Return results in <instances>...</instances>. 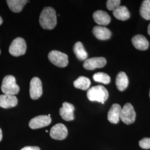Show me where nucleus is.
Returning a JSON list of instances; mask_svg holds the SVG:
<instances>
[{
	"label": "nucleus",
	"mask_w": 150,
	"mask_h": 150,
	"mask_svg": "<svg viewBox=\"0 0 150 150\" xmlns=\"http://www.w3.org/2000/svg\"><path fill=\"white\" fill-rule=\"evenodd\" d=\"M2 22H3V20H2V17L0 16V25L2 23Z\"/></svg>",
	"instance_id": "29"
},
{
	"label": "nucleus",
	"mask_w": 150,
	"mask_h": 150,
	"mask_svg": "<svg viewBox=\"0 0 150 150\" xmlns=\"http://www.w3.org/2000/svg\"><path fill=\"white\" fill-rule=\"evenodd\" d=\"M94 21L98 25L101 26H106L111 22V17L105 11L98 10L95 11L93 14Z\"/></svg>",
	"instance_id": "14"
},
{
	"label": "nucleus",
	"mask_w": 150,
	"mask_h": 150,
	"mask_svg": "<svg viewBox=\"0 0 150 150\" xmlns=\"http://www.w3.org/2000/svg\"><path fill=\"white\" fill-rule=\"evenodd\" d=\"M149 95H150V93H149Z\"/></svg>",
	"instance_id": "30"
},
{
	"label": "nucleus",
	"mask_w": 150,
	"mask_h": 150,
	"mask_svg": "<svg viewBox=\"0 0 150 150\" xmlns=\"http://www.w3.org/2000/svg\"><path fill=\"white\" fill-rule=\"evenodd\" d=\"M113 15L117 19L121 21H126L130 17L127 8L125 6H120L113 11Z\"/></svg>",
	"instance_id": "18"
},
{
	"label": "nucleus",
	"mask_w": 150,
	"mask_h": 150,
	"mask_svg": "<svg viewBox=\"0 0 150 150\" xmlns=\"http://www.w3.org/2000/svg\"><path fill=\"white\" fill-rule=\"evenodd\" d=\"M139 146L144 149H150V138H144L139 142Z\"/></svg>",
	"instance_id": "25"
},
{
	"label": "nucleus",
	"mask_w": 150,
	"mask_h": 150,
	"mask_svg": "<svg viewBox=\"0 0 150 150\" xmlns=\"http://www.w3.org/2000/svg\"><path fill=\"white\" fill-rule=\"evenodd\" d=\"M27 45L25 40L21 38H15L9 47V52L11 55L18 57L25 54L26 51Z\"/></svg>",
	"instance_id": "4"
},
{
	"label": "nucleus",
	"mask_w": 150,
	"mask_h": 150,
	"mask_svg": "<svg viewBox=\"0 0 150 150\" xmlns=\"http://www.w3.org/2000/svg\"><path fill=\"white\" fill-rule=\"evenodd\" d=\"M121 110L122 108L120 105L117 103L113 104L108 112V120L111 123L115 124L118 123L120 120Z\"/></svg>",
	"instance_id": "13"
},
{
	"label": "nucleus",
	"mask_w": 150,
	"mask_h": 150,
	"mask_svg": "<svg viewBox=\"0 0 150 150\" xmlns=\"http://www.w3.org/2000/svg\"><path fill=\"white\" fill-rule=\"evenodd\" d=\"M0 54H1V50H0Z\"/></svg>",
	"instance_id": "31"
},
{
	"label": "nucleus",
	"mask_w": 150,
	"mask_h": 150,
	"mask_svg": "<svg viewBox=\"0 0 150 150\" xmlns=\"http://www.w3.org/2000/svg\"><path fill=\"white\" fill-rule=\"evenodd\" d=\"M147 31H148L149 35L150 36V23L149 24V26H148V30H147Z\"/></svg>",
	"instance_id": "28"
},
{
	"label": "nucleus",
	"mask_w": 150,
	"mask_h": 150,
	"mask_svg": "<svg viewBox=\"0 0 150 150\" xmlns=\"http://www.w3.org/2000/svg\"><path fill=\"white\" fill-rule=\"evenodd\" d=\"M75 107L71 103L64 102L59 109V115L65 121H70L74 119Z\"/></svg>",
	"instance_id": "11"
},
{
	"label": "nucleus",
	"mask_w": 150,
	"mask_h": 150,
	"mask_svg": "<svg viewBox=\"0 0 150 150\" xmlns=\"http://www.w3.org/2000/svg\"><path fill=\"white\" fill-rule=\"evenodd\" d=\"M136 114L133 106L129 103H126L121 110L120 119L123 123L127 125L133 123L135 121Z\"/></svg>",
	"instance_id": "6"
},
{
	"label": "nucleus",
	"mask_w": 150,
	"mask_h": 150,
	"mask_svg": "<svg viewBox=\"0 0 150 150\" xmlns=\"http://www.w3.org/2000/svg\"><path fill=\"white\" fill-rule=\"evenodd\" d=\"M120 0H108L106 2L107 9L110 11H113L120 6Z\"/></svg>",
	"instance_id": "24"
},
{
	"label": "nucleus",
	"mask_w": 150,
	"mask_h": 150,
	"mask_svg": "<svg viewBox=\"0 0 150 150\" xmlns=\"http://www.w3.org/2000/svg\"><path fill=\"white\" fill-rule=\"evenodd\" d=\"M74 52L77 58L80 61L86 60L88 54L83 47V44L81 42H77L74 46Z\"/></svg>",
	"instance_id": "20"
},
{
	"label": "nucleus",
	"mask_w": 150,
	"mask_h": 150,
	"mask_svg": "<svg viewBox=\"0 0 150 150\" xmlns=\"http://www.w3.org/2000/svg\"><path fill=\"white\" fill-rule=\"evenodd\" d=\"M1 90L4 94L15 95L20 91V87L16 83V79L13 76L7 75L5 76L2 82Z\"/></svg>",
	"instance_id": "3"
},
{
	"label": "nucleus",
	"mask_w": 150,
	"mask_h": 150,
	"mask_svg": "<svg viewBox=\"0 0 150 150\" xmlns=\"http://www.w3.org/2000/svg\"><path fill=\"white\" fill-rule=\"evenodd\" d=\"M26 0H7L6 2L11 11L15 13L20 12L27 4Z\"/></svg>",
	"instance_id": "19"
},
{
	"label": "nucleus",
	"mask_w": 150,
	"mask_h": 150,
	"mask_svg": "<svg viewBox=\"0 0 150 150\" xmlns=\"http://www.w3.org/2000/svg\"><path fill=\"white\" fill-rule=\"evenodd\" d=\"M51 122V118L47 115H40L32 118L29 126L31 129H38L46 127Z\"/></svg>",
	"instance_id": "10"
},
{
	"label": "nucleus",
	"mask_w": 150,
	"mask_h": 150,
	"mask_svg": "<svg viewBox=\"0 0 150 150\" xmlns=\"http://www.w3.org/2000/svg\"><path fill=\"white\" fill-rule=\"evenodd\" d=\"M106 59L104 57H92L85 60L83 66L86 70H93L103 67L106 64Z\"/></svg>",
	"instance_id": "9"
},
{
	"label": "nucleus",
	"mask_w": 150,
	"mask_h": 150,
	"mask_svg": "<svg viewBox=\"0 0 150 150\" xmlns=\"http://www.w3.org/2000/svg\"><path fill=\"white\" fill-rule=\"evenodd\" d=\"M91 85V81L89 79L85 76H80L74 82V85L76 88L82 90H87Z\"/></svg>",
	"instance_id": "21"
},
{
	"label": "nucleus",
	"mask_w": 150,
	"mask_h": 150,
	"mask_svg": "<svg viewBox=\"0 0 150 150\" xmlns=\"http://www.w3.org/2000/svg\"><path fill=\"white\" fill-rule=\"evenodd\" d=\"M93 33L96 38L100 40H106L111 36V31L106 27L101 26H96L93 27Z\"/></svg>",
	"instance_id": "16"
},
{
	"label": "nucleus",
	"mask_w": 150,
	"mask_h": 150,
	"mask_svg": "<svg viewBox=\"0 0 150 150\" xmlns=\"http://www.w3.org/2000/svg\"><path fill=\"white\" fill-rule=\"evenodd\" d=\"M18 100L15 95L4 94L0 95V107L4 108L14 107L17 105Z\"/></svg>",
	"instance_id": "12"
},
{
	"label": "nucleus",
	"mask_w": 150,
	"mask_h": 150,
	"mask_svg": "<svg viewBox=\"0 0 150 150\" xmlns=\"http://www.w3.org/2000/svg\"><path fill=\"white\" fill-rule=\"evenodd\" d=\"M116 85L119 91L125 90L129 85V79L126 74L123 72H120L116 76Z\"/></svg>",
	"instance_id": "17"
},
{
	"label": "nucleus",
	"mask_w": 150,
	"mask_h": 150,
	"mask_svg": "<svg viewBox=\"0 0 150 150\" xmlns=\"http://www.w3.org/2000/svg\"><path fill=\"white\" fill-rule=\"evenodd\" d=\"M2 139V130L0 128V141Z\"/></svg>",
	"instance_id": "27"
},
{
	"label": "nucleus",
	"mask_w": 150,
	"mask_h": 150,
	"mask_svg": "<svg viewBox=\"0 0 150 150\" xmlns=\"http://www.w3.org/2000/svg\"><path fill=\"white\" fill-rule=\"evenodd\" d=\"M39 22L43 29H54L57 24L56 13L54 8L51 7H45L41 13Z\"/></svg>",
	"instance_id": "1"
},
{
	"label": "nucleus",
	"mask_w": 150,
	"mask_h": 150,
	"mask_svg": "<svg viewBox=\"0 0 150 150\" xmlns=\"http://www.w3.org/2000/svg\"><path fill=\"white\" fill-rule=\"evenodd\" d=\"M139 13L143 18L146 20H150V0H145L142 2Z\"/></svg>",
	"instance_id": "22"
},
{
	"label": "nucleus",
	"mask_w": 150,
	"mask_h": 150,
	"mask_svg": "<svg viewBox=\"0 0 150 150\" xmlns=\"http://www.w3.org/2000/svg\"><path fill=\"white\" fill-rule=\"evenodd\" d=\"M93 79L95 81L103 84H108L111 81L110 76L103 72H97L93 76Z\"/></svg>",
	"instance_id": "23"
},
{
	"label": "nucleus",
	"mask_w": 150,
	"mask_h": 150,
	"mask_svg": "<svg viewBox=\"0 0 150 150\" xmlns=\"http://www.w3.org/2000/svg\"><path fill=\"white\" fill-rule=\"evenodd\" d=\"M48 58L51 63L59 67H64L69 63L68 56L56 50L51 51L48 54Z\"/></svg>",
	"instance_id": "5"
},
{
	"label": "nucleus",
	"mask_w": 150,
	"mask_h": 150,
	"mask_svg": "<svg viewBox=\"0 0 150 150\" xmlns=\"http://www.w3.org/2000/svg\"><path fill=\"white\" fill-rule=\"evenodd\" d=\"M21 150H40V149L37 146H26Z\"/></svg>",
	"instance_id": "26"
},
{
	"label": "nucleus",
	"mask_w": 150,
	"mask_h": 150,
	"mask_svg": "<svg viewBox=\"0 0 150 150\" xmlns=\"http://www.w3.org/2000/svg\"><path fill=\"white\" fill-rule=\"evenodd\" d=\"M88 100L91 101H96L104 103L108 97V92L103 86H93L90 88L87 93Z\"/></svg>",
	"instance_id": "2"
},
{
	"label": "nucleus",
	"mask_w": 150,
	"mask_h": 150,
	"mask_svg": "<svg viewBox=\"0 0 150 150\" xmlns=\"http://www.w3.org/2000/svg\"><path fill=\"white\" fill-rule=\"evenodd\" d=\"M68 130L62 123H57L54 126L50 131V136L53 139L62 140L66 139Z\"/></svg>",
	"instance_id": "8"
},
{
	"label": "nucleus",
	"mask_w": 150,
	"mask_h": 150,
	"mask_svg": "<svg viewBox=\"0 0 150 150\" xmlns=\"http://www.w3.org/2000/svg\"><path fill=\"white\" fill-rule=\"evenodd\" d=\"M30 94L32 100H37L42 95V85L41 80L38 77H33L30 82Z\"/></svg>",
	"instance_id": "7"
},
{
	"label": "nucleus",
	"mask_w": 150,
	"mask_h": 150,
	"mask_svg": "<svg viewBox=\"0 0 150 150\" xmlns=\"http://www.w3.org/2000/svg\"><path fill=\"white\" fill-rule=\"evenodd\" d=\"M132 42L134 47L141 51L146 50L149 47V42L144 36L137 35L132 38Z\"/></svg>",
	"instance_id": "15"
}]
</instances>
